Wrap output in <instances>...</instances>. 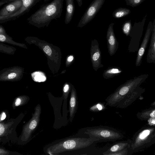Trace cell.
<instances>
[{"mask_svg": "<svg viewBox=\"0 0 155 155\" xmlns=\"http://www.w3.org/2000/svg\"><path fill=\"white\" fill-rule=\"evenodd\" d=\"M29 100V98L25 96L17 97L14 100L12 107L13 109H15L16 107L24 105L26 104Z\"/></svg>", "mask_w": 155, "mask_h": 155, "instance_id": "obj_18", "label": "cell"}, {"mask_svg": "<svg viewBox=\"0 0 155 155\" xmlns=\"http://www.w3.org/2000/svg\"><path fill=\"white\" fill-rule=\"evenodd\" d=\"M64 0H53L43 5L32 14L27 20L28 23L36 27L48 26L53 20L60 17Z\"/></svg>", "mask_w": 155, "mask_h": 155, "instance_id": "obj_2", "label": "cell"}, {"mask_svg": "<svg viewBox=\"0 0 155 155\" xmlns=\"http://www.w3.org/2000/svg\"><path fill=\"white\" fill-rule=\"evenodd\" d=\"M16 74L14 73H12L9 74L8 76V79H12L16 77Z\"/></svg>", "mask_w": 155, "mask_h": 155, "instance_id": "obj_29", "label": "cell"}, {"mask_svg": "<svg viewBox=\"0 0 155 155\" xmlns=\"http://www.w3.org/2000/svg\"><path fill=\"white\" fill-rule=\"evenodd\" d=\"M71 84L66 83L64 85L63 91V99L64 100L63 107L64 108H67V102L69 92L71 91Z\"/></svg>", "mask_w": 155, "mask_h": 155, "instance_id": "obj_20", "label": "cell"}, {"mask_svg": "<svg viewBox=\"0 0 155 155\" xmlns=\"http://www.w3.org/2000/svg\"><path fill=\"white\" fill-rule=\"evenodd\" d=\"M149 124L150 125H153L155 124V117H151L148 120Z\"/></svg>", "mask_w": 155, "mask_h": 155, "instance_id": "obj_27", "label": "cell"}, {"mask_svg": "<svg viewBox=\"0 0 155 155\" xmlns=\"http://www.w3.org/2000/svg\"><path fill=\"white\" fill-rule=\"evenodd\" d=\"M6 113L5 111H2L0 117V122L2 121V120H4L6 118Z\"/></svg>", "mask_w": 155, "mask_h": 155, "instance_id": "obj_28", "label": "cell"}, {"mask_svg": "<svg viewBox=\"0 0 155 155\" xmlns=\"http://www.w3.org/2000/svg\"><path fill=\"white\" fill-rule=\"evenodd\" d=\"M147 74L141 75L127 81L118 87L105 99L106 104L111 107H116L123 98L132 89L141 84L148 77Z\"/></svg>", "mask_w": 155, "mask_h": 155, "instance_id": "obj_4", "label": "cell"}, {"mask_svg": "<svg viewBox=\"0 0 155 155\" xmlns=\"http://www.w3.org/2000/svg\"><path fill=\"white\" fill-rule=\"evenodd\" d=\"M78 133L86 134L98 140L97 143L114 141L121 139L122 136L116 129L107 126L89 127L81 129Z\"/></svg>", "mask_w": 155, "mask_h": 155, "instance_id": "obj_3", "label": "cell"}, {"mask_svg": "<svg viewBox=\"0 0 155 155\" xmlns=\"http://www.w3.org/2000/svg\"><path fill=\"white\" fill-rule=\"evenodd\" d=\"M153 29L147 57L148 63H155V18L153 22Z\"/></svg>", "mask_w": 155, "mask_h": 155, "instance_id": "obj_14", "label": "cell"}, {"mask_svg": "<svg viewBox=\"0 0 155 155\" xmlns=\"http://www.w3.org/2000/svg\"><path fill=\"white\" fill-rule=\"evenodd\" d=\"M114 23H111L109 25L106 35L108 51L111 56L113 55L116 53L119 45L114 32Z\"/></svg>", "mask_w": 155, "mask_h": 155, "instance_id": "obj_11", "label": "cell"}, {"mask_svg": "<svg viewBox=\"0 0 155 155\" xmlns=\"http://www.w3.org/2000/svg\"><path fill=\"white\" fill-rule=\"evenodd\" d=\"M145 0H125L126 5H129L132 7H134L137 6Z\"/></svg>", "mask_w": 155, "mask_h": 155, "instance_id": "obj_22", "label": "cell"}, {"mask_svg": "<svg viewBox=\"0 0 155 155\" xmlns=\"http://www.w3.org/2000/svg\"><path fill=\"white\" fill-rule=\"evenodd\" d=\"M24 115L21 113L15 119H11L6 122L1 121L0 123V140L3 143L17 142L18 138L17 137L15 129L17 126L22 119Z\"/></svg>", "mask_w": 155, "mask_h": 155, "instance_id": "obj_5", "label": "cell"}, {"mask_svg": "<svg viewBox=\"0 0 155 155\" xmlns=\"http://www.w3.org/2000/svg\"><path fill=\"white\" fill-rule=\"evenodd\" d=\"M90 55L92 67L95 71H97L98 69L104 67L101 63V52L98 42L96 39L91 41Z\"/></svg>", "mask_w": 155, "mask_h": 155, "instance_id": "obj_9", "label": "cell"}, {"mask_svg": "<svg viewBox=\"0 0 155 155\" xmlns=\"http://www.w3.org/2000/svg\"><path fill=\"white\" fill-rule=\"evenodd\" d=\"M49 0H44V2H48Z\"/></svg>", "mask_w": 155, "mask_h": 155, "instance_id": "obj_33", "label": "cell"}, {"mask_svg": "<svg viewBox=\"0 0 155 155\" xmlns=\"http://www.w3.org/2000/svg\"><path fill=\"white\" fill-rule=\"evenodd\" d=\"M22 0H15L5 5L0 11V17L8 15L18 11L22 6Z\"/></svg>", "mask_w": 155, "mask_h": 155, "instance_id": "obj_13", "label": "cell"}, {"mask_svg": "<svg viewBox=\"0 0 155 155\" xmlns=\"http://www.w3.org/2000/svg\"><path fill=\"white\" fill-rule=\"evenodd\" d=\"M6 40L5 37L3 35H0V41L1 42H3Z\"/></svg>", "mask_w": 155, "mask_h": 155, "instance_id": "obj_30", "label": "cell"}, {"mask_svg": "<svg viewBox=\"0 0 155 155\" xmlns=\"http://www.w3.org/2000/svg\"><path fill=\"white\" fill-rule=\"evenodd\" d=\"M150 131L148 130H146L143 131L140 134V138L143 139L149 135Z\"/></svg>", "mask_w": 155, "mask_h": 155, "instance_id": "obj_24", "label": "cell"}, {"mask_svg": "<svg viewBox=\"0 0 155 155\" xmlns=\"http://www.w3.org/2000/svg\"><path fill=\"white\" fill-rule=\"evenodd\" d=\"M15 0H0V6L2 5L10 2Z\"/></svg>", "mask_w": 155, "mask_h": 155, "instance_id": "obj_26", "label": "cell"}, {"mask_svg": "<svg viewBox=\"0 0 155 155\" xmlns=\"http://www.w3.org/2000/svg\"><path fill=\"white\" fill-rule=\"evenodd\" d=\"M122 71L121 69L118 67H109L104 71L103 76L104 79H108L120 74Z\"/></svg>", "mask_w": 155, "mask_h": 155, "instance_id": "obj_16", "label": "cell"}, {"mask_svg": "<svg viewBox=\"0 0 155 155\" xmlns=\"http://www.w3.org/2000/svg\"><path fill=\"white\" fill-rule=\"evenodd\" d=\"M150 116L151 117H155V110L150 114Z\"/></svg>", "mask_w": 155, "mask_h": 155, "instance_id": "obj_32", "label": "cell"}, {"mask_svg": "<svg viewBox=\"0 0 155 155\" xmlns=\"http://www.w3.org/2000/svg\"><path fill=\"white\" fill-rule=\"evenodd\" d=\"M70 92L71 94L69 104V120L71 123L72 122L78 107V98L76 91L74 86L72 84Z\"/></svg>", "mask_w": 155, "mask_h": 155, "instance_id": "obj_12", "label": "cell"}, {"mask_svg": "<svg viewBox=\"0 0 155 155\" xmlns=\"http://www.w3.org/2000/svg\"><path fill=\"white\" fill-rule=\"evenodd\" d=\"M130 10L127 8L120 7L115 10L112 14L114 18H119L125 17L130 13Z\"/></svg>", "mask_w": 155, "mask_h": 155, "instance_id": "obj_17", "label": "cell"}, {"mask_svg": "<svg viewBox=\"0 0 155 155\" xmlns=\"http://www.w3.org/2000/svg\"><path fill=\"white\" fill-rule=\"evenodd\" d=\"M153 28V23L150 21L148 23L143 40L137 53L135 63L136 67L140 66L141 64L142 59L150 39Z\"/></svg>", "mask_w": 155, "mask_h": 155, "instance_id": "obj_10", "label": "cell"}, {"mask_svg": "<svg viewBox=\"0 0 155 155\" xmlns=\"http://www.w3.org/2000/svg\"><path fill=\"white\" fill-rule=\"evenodd\" d=\"M98 140L91 137L73 135L55 141L46 145L44 150L45 153L49 155H60L65 152L86 148Z\"/></svg>", "mask_w": 155, "mask_h": 155, "instance_id": "obj_1", "label": "cell"}, {"mask_svg": "<svg viewBox=\"0 0 155 155\" xmlns=\"http://www.w3.org/2000/svg\"><path fill=\"white\" fill-rule=\"evenodd\" d=\"M105 0H94L90 4L80 19L78 27L81 28L92 20L103 5Z\"/></svg>", "mask_w": 155, "mask_h": 155, "instance_id": "obj_7", "label": "cell"}, {"mask_svg": "<svg viewBox=\"0 0 155 155\" xmlns=\"http://www.w3.org/2000/svg\"><path fill=\"white\" fill-rule=\"evenodd\" d=\"M105 102H98L93 105L89 107L90 111L97 112L103 111L107 108Z\"/></svg>", "mask_w": 155, "mask_h": 155, "instance_id": "obj_19", "label": "cell"}, {"mask_svg": "<svg viewBox=\"0 0 155 155\" xmlns=\"http://www.w3.org/2000/svg\"><path fill=\"white\" fill-rule=\"evenodd\" d=\"M79 7H81L82 4V0H76Z\"/></svg>", "mask_w": 155, "mask_h": 155, "instance_id": "obj_31", "label": "cell"}, {"mask_svg": "<svg viewBox=\"0 0 155 155\" xmlns=\"http://www.w3.org/2000/svg\"><path fill=\"white\" fill-rule=\"evenodd\" d=\"M44 52L48 55H50L51 54L52 51L48 45L45 47L43 48Z\"/></svg>", "mask_w": 155, "mask_h": 155, "instance_id": "obj_25", "label": "cell"}, {"mask_svg": "<svg viewBox=\"0 0 155 155\" xmlns=\"http://www.w3.org/2000/svg\"><path fill=\"white\" fill-rule=\"evenodd\" d=\"M75 57L73 54H71L67 57L66 62L68 66L70 65L74 61Z\"/></svg>", "mask_w": 155, "mask_h": 155, "instance_id": "obj_23", "label": "cell"}, {"mask_svg": "<svg viewBox=\"0 0 155 155\" xmlns=\"http://www.w3.org/2000/svg\"><path fill=\"white\" fill-rule=\"evenodd\" d=\"M22 5L17 11L10 15L0 17V23L14 20L28 12L30 9L38 2V0H22Z\"/></svg>", "mask_w": 155, "mask_h": 155, "instance_id": "obj_8", "label": "cell"}, {"mask_svg": "<svg viewBox=\"0 0 155 155\" xmlns=\"http://www.w3.org/2000/svg\"><path fill=\"white\" fill-rule=\"evenodd\" d=\"M41 113V106L38 104L35 108L31 118L23 127L22 132L17 142L18 144L23 145L30 140L32 133L38 125Z\"/></svg>", "mask_w": 155, "mask_h": 155, "instance_id": "obj_6", "label": "cell"}, {"mask_svg": "<svg viewBox=\"0 0 155 155\" xmlns=\"http://www.w3.org/2000/svg\"><path fill=\"white\" fill-rule=\"evenodd\" d=\"M38 0L40 1V0Z\"/></svg>", "mask_w": 155, "mask_h": 155, "instance_id": "obj_34", "label": "cell"}, {"mask_svg": "<svg viewBox=\"0 0 155 155\" xmlns=\"http://www.w3.org/2000/svg\"><path fill=\"white\" fill-rule=\"evenodd\" d=\"M131 28V20L126 21L122 25V31L123 33L126 36L130 35Z\"/></svg>", "mask_w": 155, "mask_h": 155, "instance_id": "obj_21", "label": "cell"}, {"mask_svg": "<svg viewBox=\"0 0 155 155\" xmlns=\"http://www.w3.org/2000/svg\"><path fill=\"white\" fill-rule=\"evenodd\" d=\"M74 1V0H65L66 11L64 22L66 24L71 21L74 14L75 6Z\"/></svg>", "mask_w": 155, "mask_h": 155, "instance_id": "obj_15", "label": "cell"}]
</instances>
